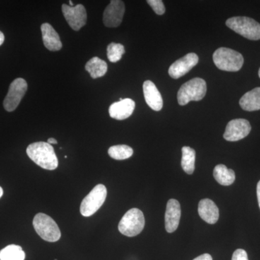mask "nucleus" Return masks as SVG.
I'll return each instance as SVG.
<instances>
[{"label": "nucleus", "mask_w": 260, "mask_h": 260, "mask_svg": "<svg viewBox=\"0 0 260 260\" xmlns=\"http://www.w3.org/2000/svg\"><path fill=\"white\" fill-rule=\"evenodd\" d=\"M135 108L134 101L130 99H119V102L114 103L109 109V115L113 119L124 120L133 114Z\"/></svg>", "instance_id": "ddd939ff"}, {"label": "nucleus", "mask_w": 260, "mask_h": 260, "mask_svg": "<svg viewBox=\"0 0 260 260\" xmlns=\"http://www.w3.org/2000/svg\"><path fill=\"white\" fill-rule=\"evenodd\" d=\"M207 92V84L200 78H193L183 84L177 94L179 105H186L191 101L199 102L205 97Z\"/></svg>", "instance_id": "7ed1b4c3"}, {"label": "nucleus", "mask_w": 260, "mask_h": 260, "mask_svg": "<svg viewBox=\"0 0 260 260\" xmlns=\"http://www.w3.org/2000/svg\"><path fill=\"white\" fill-rule=\"evenodd\" d=\"M198 213L200 218L209 224H215L218 220L219 210L213 200H200L198 205Z\"/></svg>", "instance_id": "f3484780"}, {"label": "nucleus", "mask_w": 260, "mask_h": 260, "mask_svg": "<svg viewBox=\"0 0 260 260\" xmlns=\"http://www.w3.org/2000/svg\"><path fill=\"white\" fill-rule=\"evenodd\" d=\"M232 260H249V258L245 250L238 249L233 254Z\"/></svg>", "instance_id": "a878e982"}, {"label": "nucleus", "mask_w": 260, "mask_h": 260, "mask_svg": "<svg viewBox=\"0 0 260 260\" xmlns=\"http://www.w3.org/2000/svg\"><path fill=\"white\" fill-rule=\"evenodd\" d=\"M193 260H213V257L209 254H203Z\"/></svg>", "instance_id": "bb28decb"}, {"label": "nucleus", "mask_w": 260, "mask_h": 260, "mask_svg": "<svg viewBox=\"0 0 260 260\" xmlns=\"http://www.w3.org/2000/svg\"><path fill=\"white\" fill-rule=\"evenodd\" d=\"M28 90V84L23 78H17L10 84L3 106L7 112H13L18 107Z\"/></svg>", "instance_id": "6e6552de"}, {"label": "nucleus", "mask_w": 260, "mask_h": 260, "mask_svg": "<svg viewBox=\"0 0 260 260\" xmlns=\"http://www.w3.org/2000/svg\"><path fill=\"white\" fill-rule=\"evenodd\" d=\"M47 143H49V144H57V140L56 139H54V138H49L48 139Z\"/></svg>", "instance_id": "c85d7f7f"}, {"label": "nucleus", "mask_w": 260, "mask_h": 260, "mask_svg": "<svg viewBox=\"0 0 260 260\" xmlns=\"http://www.w3.org/2000/svg\"><path fill=\"white\" fill-rule=\"evenodd\" d=\"M41 30H42L43 42L45 47L51 51L60 50L62 47L60 38L50 24H42Z\"/></svg>", "instance_id": "dca6fc26"}, {"label": "nucleus", "mask_w": 260, "mask_h": 260, "mask_svg": "<svg viewBox=\"0 0 260 260\" xmlns=\"http://www.w3.org/2000/svg\"><path fill=\"white\" fill-rule=\"evenodd\" d=\"M107 196V187L104 184H98L84 198L80 205V213L84 217L91 216L100 209L105 202Z\"/></svg>", "instance_id": "0eeeda50"}, {"label": "nucleus", "mask_w": 260, "mask_h": 260, "mask_svg": "<svg viewBox=\"0 0 260 260\" xmlns=\"http://www.w3.org/2000/svg\"><path fill=\"white\" fill-rule=\"evenodd\" d=\"M143 93H144L145 102L149 107L156 112L161 110L162 108V95L153 82L150 80H146L144 82Z\"/></svg>", "instance_id": "2eb2a0df"}, {"label": "nucleus", "mask_w": 260, "mask_h": 260, "mask_svg": "<svg viewBox=\"0 0 260 260\" xmlns=\"http://www.w3.org/2000/svg\"><path fill=\"white\" fill-rule=\"evenodd\" d=\"M225 24L232 29L249 40L260 39V24L256 20L248 17H233L228 19Z\"/></svg>", "instance_id": "20e7f679"}, {"label": "nucleus", "mask_w": 260, "mask_h": 260, "mask_svg": "<svg viewBox=\"0 0 260 260\" xmlns=\"http://www.w3.org/2000/svg\"><path fill=\"white\" fill-rule=\"evenodd\" d=\"M181 152H182L181 167L186 174H192L195 169L196 152L194 149L187 146L183 147Z\"/></svg>", "instance_id": "412c9836"}, {"label": "nucleus", "mask_w": 260, "mask_h": 260, "mask_svg": "<svg viewBox=\"0 0 260 260\" xmlns=\"http://www.w3.org/2000/svg\"><path fill=\"white\" fill-rule=\"evenodd\" d=\"M181 218V207L177 200L168 201L165 214V226L168 233H173L179 226Z\"/></svg>", "instance_id": "4468645a"}, {"label": "nucleus", "mask_w": 260, "mask_h": 260, "mask_svg": "<svg viewBox=\"0 0 260 260\" xmlns=\"http://www.w3.org/2000/svg\"><path fill=\"white\" fill-rule=\"evenodd\" d=\"M27 155L39 167L47 170H54L58 167V158L54 148L45 142H37L29 145Z\"/></svg>", "instance_id": "f257e3e1"}, {"label": "nucleus", "mask_w": 260, "mask_h": 260, "mask_svg": "<svg viewBox=\"0 0 260 260\" xmlns=\"http://www.w3.org/2000/svg\"><path fill=\"white\" fill-rule=\"evenodd\" d=\"M213 176L215 180L223 186L232 185L236 179L235 172L223 164H219L215 167Z\"/></svg>", "instance_id": "6ab92c4d"}, {"label": "nucleus", "mask_w": 260, "mask_h": 260, "mask_svg": "<svg viewBox=\"0 0 260 260\" xmlns=\"http://www.w3.org/2000/svg\"><path fill=\"white\" fill-rule=\"evenodd\" d=\"M125 52L124 46L121 44L111 43L107 47V57L111 62H117Z\"/></svg>", "instance_id": "b1692460"}, {"label": "nucleus", "mask_w": 260, "mask_h": 260, "mask_svg": "<svg viewBox=\"0 0 260 260\" xmlns=\"http://www.w3.org/2000/svg\"><path fill=\"white\" fill-rule=\"evenodd\" d=\"M198 61L199 57L196 54L189 53L171 65L169 69V74L174 79L180 78L196 66Z\"/></svg>", "instance_id": "f8f14e48"}, {"label": "nucleus", "mask_w": 260, "mask_h": 260, "mask_svg": "<svg viewBox=\"0 0 260 260\" xmlns=\"http://www.w3.org/2000/svg\"><path fill=\"white\" fill-rule=\"evenodd\" d=\"M145 222L143 212L138 208H133L124 214L119 222V232L126 237H136L144 229Z\"/></svg>", "instance_id": "423d86ee"}, {"label": "nucleus", "mask_w": 260, "mask_h": 260, "mask_svg": "<svg viewBox=\"0 0 260 260\" xmlns=\"http://www.w3.org/2000/svg\"><path fill=\"white\" fill-rule=\"evenodd\" d=\"M125 12L124 2L120 0H112L104 12L103 21L109 28H116L122 22Z\"/></svg>", "instance_id": "9b49d317"}, {"label": "nucleus", "mask_w": 260, "mask_h": 260, "mask_svg": "<svg viewBox=\"0 0 260 260\" xmlns=\"http://www.w3.org/2000/svg\"><path fill=\"white\" fill-rule=\"evenodd\" d=\"M239 105L247 112L260 110V88H254L244 94L239 101Z\"/></svg>", "instance_id": "a211bd4d"}, {"label": "nucleus", "mask_w": 260, "mask_h": 260, "mask_svg": "<svg viewBox=\"0 0 260 260\" xmlns=\"http://www.w3.org/2000/svg\"><path fill=\"white\" fill-rule=\"evenodd\" d=\"M258 74H259V78H260V68H259V73H258Z\"/></svg>", "instance_id": "473e14b6"}, {"label": "nucleus", "mask_w": 260, "mask_h": 260, "mask_svg": "<svg viewBox=\"0 0 260 260\" xmlns=\"http://www.w3.org/2000/svg\"><path fill=\"white\" fill-rule=\"evenodd\" d=\"M256 195H257L258 203H259L260 208V181L258 182L257 186H256Z\"/></svg>", "instance_id": "cd10ccee"}, {"label": "nucleus", "mask_w": 260, "mask_h": 260, "mask_svg": "<svg viewBox=\"0 0 260 260\" xmlns=\"http://www.w3.org/2000/svg\"><path fill=\"white\" fill-rule=\"evenodd\" d=\"M147 3L153 8V11L157 15H164L166 12V8L161 0H148Z\"/></svg>", "instance_id": "393cba45"}, {"label": "nucleus", "mask_w": 260, "mask_h": 260, "mask_svg": "<svg viewBox=\"0 0 260 260\" xmlns=\"http://www.w3.org/2000/svg\"><path fill=\"white\" fill-rule=\"evenodd\" d=\"M109 156L115 160H125L133 155V149L126 145H114L108 150Z\"/></svg>", "instance_id": "5701e85b"}, {"label": "nucleus", "mask_w": 260, "mask_h": 260, "mask_svg": "<svg viewBox=\"0 0 260 260\" xmlns=\"http://www.w3.org/2000/svg\"><path fill=\"white\" fill-rule=\"evenodd\" d=\"M5 42V36L3 32L0 31V46Z\"/></svg>", "instance_id": "c756f323"}, {"label": "nucleus", "mask_w": 260, "mask_h": 260, "mask_svg": "<svg viewBox=\"0 0 260 260\" xmlns=\"http://www.w3.org/2000/svg\"><path fill=\"white\" fill-rule=\"evenodd\" d=\"M34 229L44 241L56 242L61 238V232L57 224L49 215L44 213H38L32 221Z\"/></svg>", "instance_id": "39448f33"}, {"label": "nucleus", "mask_w": 260, "mask_h": 260, "mask_svg": "<svg viewBox=\"0 0 260 260\" xmlns=\"http://www.w3.org/2000/svg\"><path fill=\"white\" fill-rule=\"evenodd\" d=\"M3 188H2L1 186H0V198H1L2 197H3Z\"/></svg>", "instance_id": "7c9ffc66"}, {"label": "nucleus", "mask_w": 260, "mask_h": 260, "mask_svg": "<svg viewBox=\"0 0 260 260\" xmlns=\"http://www.w3.org/2000/svg\"><path fill=\"white\" fill-rule=\"evenodd\" d=\"M70 6L73 7V2L70 1Z\"/></svg>", "instance_id": "2f4dec72"}, {"label": "nucleus", "mask_w": 260, "mask_h": 260, "mask_svg": "<svg viewBox=\"0 0 260 260\" xmlns=\"http://www.w3.org/2000/svg\"><path fill=\"white\" fill-rule=\"evenodd\" d=\"M25 254L21 246L11 244L0 251V260H24Z\"/></svg>", "instance_id": "4be33fe9"}, {"label": "nucleus", "mask_w": 260, "mask_h": 260, "mask_svg": "<svg viewBox=\"0 0 260 260\" xmlns=\"http://www.w3.org/2000/svg\"><path fill=\"white\" fill-rule=\"evenodd\" d=\"M61 10L67 22L73 30L78 31L86 24V10L83 5L78 4L71 7L63 4Z\"/></svg>", "instance_id": "1a4fd4ad"}, {"label": "nucleus", "mask_w": 260, "mask_h": 260, "mask_svg": "<svg viewBox=\"0 0 260 260\" xmlns=\"http://www.w3.org/2000/svg\"><path fill=\"white\" fill-rule=\"evenodd\" d=\"M85 70L88 72L92 78L96 79L106 75L108 65L105 61L102 60L97 56H94L85 64Z\"/></svg>", "instance_id": "aec40b11"}, {"label": "nucleus", "mask_w": 260, "mask_h": 260, "mask_svg": "<svg viewBox=\"0 0 260 260\" xmlns=\"http://www.w3.org/2000/svg\"><path fill=\"white\" fill-rule=\"evenodd\" d=\"M251 129L250 123L246 119H233L228 123L223 138L227 141H239L245 138L250 133Z\"/></svg>", "instance_id": "9d476101"}, {"label": "nucleus", "mask_w": 260, "mask_h": 260, "mask_svg": "<svg viewBox=\"0 0 260 260\" xmlns=\"http://www.w3.org/2000/svg\"><path fill=\"white\" fill-rule=\"evenodd\" d=\"M213 58L215 66L223 71L237 72L244 64L242 54L229 48H219L214 52Z\"/></svg>", "instance_id": "f03ea898"}]
</instances>
